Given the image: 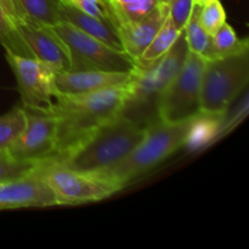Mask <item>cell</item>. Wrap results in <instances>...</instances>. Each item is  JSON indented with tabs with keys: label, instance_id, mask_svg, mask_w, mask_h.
Segmentation results:
<instances>
[{
	"label": "cell",
	"instance_id": "cell-8",
	"mask_svg": "<svg viewBox=\"0 0 249 249\" xmlns=\"http://www.w3.org/2000/svg\"><path fill=\"white\" fill-rule=\"evenodd\" d=\"M206 60L187 50L179 72L165 89L160 104V121L180 123L201 112V83Z\"/></svg>",
	"mask_w": 249,
	"mask_h": 249
},
{
	"label": "cell",
	"instance_id": "cell-17",
	"mask_svg": "<svg viewBox=\"0 0 249 249\" xmlns=\"http://www.w3.org/2000/svg\"><path fill=\"white\" fill-rule=\"evenodd\" d=\"M61 0H12L17 19L41 27H53L61 22Z\"/></svg>",
	"mask_w": 249,
	"mask_h": 249
},
{
	"label": "cell",
	"instance_id": "cell-7",
	"mask_svg": "<svg viewBox=\"0 0 249 249\" xmlns=\"http://www.w3.org/2000/svg\"><path fill=\"white\" fill-rule=\"evenodd\" d=\"M70 53L72 70H100L131 72L134 61L124 51L106 45L65 21L50 27Z\"/></svg>",
	"mask_w": 249,
	"mask_h": 249
},
{
	"label": "cell",
	"instance_id": "cell-16",
	"mask_svg": "<svg viewBox=\"0 0 249 249\" xmlns=\"http://www.w3.org/2000/svg\"><path fill=\"white\" fill-rule=\"evenodd\" d=\"M228 113H211L201 111L190 119L186 139L182 147L195 152L213 141L223 130Z\"/></svg>",
	"mask_w": 249,
	"mask_h": 249
},
{
	"label": "cell",
	"instance_id": "cell-6",
	"mask_svg": "<svg viewBox=\"0 0 249 249\" xmlns=\"http://www.w3.org/2000/svg\"><path fill=\"white\" fill-rule=\"evenodd\" d=\"M48 185L60 204H80L107 198L119 191L116 185L97 174L77 172L53 160L38 163L32 170Z\"/></svg>",
	"mask_w": 249,
	"mask_h": 249
},
{
	"label": "cell",
	"instance_id": "cell-10",
	"mask_svg": "<svg viewBox=\"0 0 249 249\" xmlns=\"http://www.w3.org/2000/svg\"><path fill=\"white\" fill-rule=\"evenodd\" d=\"M26 116L23 131L7 152L16 160L36 164L55 157L57 119L53 112L26 109Z\"/></svg>",
	"mask_w": 249,
	"mask_h": 249
},
{
	"label": "cell",
	"instance_id": "cell-1",
	"mask_svg": "<svg viewBox=\"0 0 249 249\" xmlns=\"http://www.w3.org/2000/svg\"><path fill=\"white\" fill-rule=\"evenodd\" d=\"M126 83L87 94L56 95L55 105L51 108L57 119L53 158L70 151L119 114Z\"/></svg>",
	"mask_w": 249,
	"mask_h": 249
},
{
	"label": "cell",
	"instance_id": "cell-26",
	"mask_svg": "<svg viewBox=\"0 0 249 249\" xmlns=\"http://www.w3.org/2000/svg\"><path fill=\"white\" fill-rule=\"evenodd\" d=\"M168 7V16L179 31H184L192 11L194 0H164Z\"/></svg>",
	"mask_w": 249,
	"mask_h": 249
},
{
	"label": "cell",
	"instance_id": "cell-3",
	"mask_svg": "<svg viewBox=\"0 0 249 249\" xmlns=\"http://www.w3.org/2000/svg\"><path fill=\"white\" fill-rule=\"evenodd\" d=\"M145 129L117 114L82 142L53 160L77 172L102 174L130 155L142 140Z\"/></svg>",
	"mask_w": 249,
	"mask_h": 249
},
{
	"label": "cell",
	"instance_id": "cell-20",
	"mask_svg": "<svg viewBox=\"0 0 249 249\" xmlns=\"http://www.w3.org/2000/svg\"><path fill=\"white\" fill-rule=\"evenodd\" d=\"M199 12H201V6L195 5L194 11L182 32H184L187 49L203 57L204 60H211L212 36L207 33L206 29L202 27L199 22Z\"/></svg>",
	"mask_w": 249,
	"mask_h": 249
},
{
	"label": "cell",
	"instance_id": "cell-15",
	"mask_svg": "<svg viewBox=\"0 0 249 249\" xmlns=\"http://www.w3.org/2000/svg\"><path fill=\"white\" fill-rule=\"evenodd\" d=\"M60 17L61 21L68 22L84 33L105 43L106 45L117 49L119 51H123V46H122L117 28L108 19L88 15L85 12L79 11L75 7L71 6V5L66 4V2H61Z\"/></svg>",
	"mask_w": 249,
	"mask_h": 249
},
{
	"label": "cell",
	"instance_id": "cell-29",
	"mask_svg": "<svg viewBox=\"0 0 249 249\" xmlns=\"http://www.w3.org/2000/svg\"><path fill=\"white\" fill-rule=\"evenodd\" d=\"M209 1H212V0H194L195 5H198V6H203V5H206Z\"/></svg>",
	"mask_w": 249,
	"mask_h": 249
},
{
	"label": "cell",
	"instance_id": "cell-11",
	"mask_svg": "<svg viewBox=\"0 0 249 249\" xmlns=\"http://www.w3.org/2000/svg\"><path fill=\"white\" fill-rule=\"evenodd\" d=\"M15 28L23 43L27 56L45 62L55 71H71L70 53L50 27H41L23 19L15 22Z\"/></svg>",
	"mask_w": 249,
	"mask_h": 249
},
{
	"label": "cell",
	"instance_id": "cell-9",
	"mask_svg": "<svg viewBox=\"0 0 249 249\" xmlns=\"http://www.w3.org/2000/svg\"><path fill=\"white\" fill-rule=\"evenodd\" d=\"M5 58L16 78L21 106L34 111H50L57 95L56 71L36 58L17 55L9 50H5Z\"/></svg>",
	"mask_w": 249,
	"mask_h": 249
},
{
	"label": "cell",
	"instance_id": "cell-12",
	"mask_svg": "<svg viewBox=\"0 0 249 249\" xmlns=\"http://www.w3.org/2000/svg\"><path fill=\"white\" fill-rule=\"evenodd\" d=\"M53 206H58L55 195L32 173L18 179L0 181V211Z\"/></svg>",
	"mask_w": 249,
	"mask_h": 249
},
{
	"label": "cell",
	"instance_id": "cell-14",
	"mask_svg": "<svg viewBox=\"0 0 249 249\" xmlns=\"http://www.w3.org/2000/svg\"><path fill=\"white\" fill-rule=\"evenodd\" d=\"M167 18L168 7L164 0H162V2L147 16L139 21L117 27L124 53L133 61L138 60L162 28Z\"/></svg>",
	"mask_w": 249,
	"mask_h": 249
},
{
	"label": "cell",
	"instance_id": "cell-18",
	"mask_svg": "<svg viewBox=\"0 0 249 249\" xmlns=\"http://www.w3.org/2000/svg\"><path fill=\"white\" fill-rule=\"evenodd\" d=\"M105 2L108 10L109 21L117 28L147 16L162 0H105Z\"/></svg>",
	"mask_w": 249,
	"mask_h": 249
},
{
	"label": "cell",
	"instance_id": "cell-23",
	"mask_svg": "<svg viewBox=\"0 0 249 249\" xmlns=\"http://www.w3.org/2000/svg\"><path fill=\"white\" fill-rule=\"evenodd\" d=\"M15 18L7 11L4 2L0 0V44L5 50H9L17 55L27 56L23 43L19 39L15 28Z\"/></svg>",
	"mask_w": 249,
	"mask_h": 249
},
{
	"label": "cell",
	"instance_id": "cell-21",
	"mask_svg": "<svg viewBox=\"0 0 249 249\" xmlns=\"http://www.w3.org/2000/svg\"><path fill=\"white\" fill-rule=\"evenodd\" d=\"M249 50L248 39H240L230 24L225 23L212 36V58L225 57Z\"/></svg>",
	"mask_w": 249,
	"mask_h": 249
},
{
	"label": "cell",
	"instance_id": "cell-27",
	"mask_svg": "<svg viewBox=\"0 0 249 249\" xmlns=\"http://www.w3.org/2000/svg\"><path fill=\"white\" fill-rule=\"evenodd\" d=\"M61 1L71 5L85 14L109 21V14L105 0H61Z\"/></svg>",
	"mask_w": 249,
	"mask_h": 249
},
{
	"label": "cell",
	"instance_id": "cell-2",
	"mask_svg": "<svg viewBox=\"0 0 249 249\" xmlns=\"http://www.w3.org/2000/svg\"><path fill=\"white\" fill-rule=\"evenodd\" d=\"M187 50L182 32L170 50L160 60L147 67H134L126 83L119 116L125 117L142 128L160 121V100L184 63Z\"/></svg>",
	"mask_w": 249,
	"mask_h": 249
},
{
	"label": "cell",
	"instance_id": "cell-5",
	"mask_svg": "<svg viewBox=\"0 0 249 249\" xmlns=\"http://www.w3.org/2000/svg\"><path fill=\"white\" fill-rule=\"evenodd\" d=\"M249 50L206 60L201 83V111L228 113L229 107L247 88Z\"/></svg>",
	"mask_w": 249,
	"mask_h": 249
},
{
	"label": "cell",
	"instance_id": "cell-28",
	"mask_svg": "<svg viewBox=\"0 0 249 249\" xmlns=\"http://www.w3.org/2000/svg\"><path fill=\"white\" fill-rule=\"evenodd\" d=\"M1 1L4 2V5L6 6L7 11H9L10 15L14 17L15 21H17V16H16V12H15V7H14V4H12V0H1Z\"/></svg>",
	"mask_w": 249,
	"mask_h": 249
},
{
	"label": "cell",
	"instance_id": "cell-4",
	"mask_svg": "<svg viewBox=\"0 0 249 249\" xmlns=\"http://www.w3.org/2000/svg\"><path fill=\"white\" fill-rule=\"evenodd\" d=\"M189 124L190 119L180 123H169L160 119L155 122L145 129L142 140L128 157L99 175L106 178L119 190L123 189L131 180L160 164L182 147Z\"/></svg>",
	"mask_w": 249,
	"mask_h": 249
},
{
	"label": "cell",
	"instance_id": "cell-22",
	"mask_svg": "<svg viewBox=\"0 0 249 249\" xmlns=\"http://www.w3.org/2000/svg\"><path fill=\"white\" fill-rule=\"evenodd\" d=\"M26 109L15 106L11 111L0 116V152L7 151L26 126Z\"/></svg>",
	"mask_w": 249,
	"mask_h": 249
},
{
	"label": "cell",
	"instance_id": "cell-19",
	"mask_svg": "<svg viewBox=\"0 0 249 249\" xmlns=\"http://www.w3.org/2000/svg\"><path fill=\"white\" fill-rule=\"evenodd\" d=\"M181 33L182 31H179L173 24L169 16H168V18L165 19L162 28L156 34V36L151 41L150 45L147 46V49L143 51L142 55L138 60L134 61V67H147V66L152 65L153 62L160 60L165 53H168L170 50V48L174 45V43L178 40V38H179Z\"/></svg>",
	"mask_w": 249,
	"mask_h": 249
},
{
	"label": "cell",
	"instance_id": "cell-13",
	"mask_svg": "<svg viewBox=\"0 0 249 249\" xmlns=\"http://www.w3.org/2000/svg\"><path fill=\"white\" fill-rule=\"evenodd\" d=\"M130 75L131 72H111L100 70L56 71L55 88L57 94H87L125 84Z\"/></svg>",
	"mask_w": 249,
	"mask_h": 249
},
{
	"label": "cell",
	"instance_id": "cell-24",
	"mask_svg": "<svg viewBox=\"0 0 249 249\" xmlns=\"http://www.w3.org/2000/svg\"><path fill=\"white\" fill-rule=\"evenodd\" d=\"M36 163L22 162L12 157L7 151L0 152V181L18 179L31 174Z\"/></svg>",
	"mask_w": 249,
	"mask_h": 249
},
{
	"label": "cell",
	"instance_id": "cell-25",
	"mask_svg": "<svg viewBox=\"0 0 249 249\" xmlns=\"http://www.w3.org/2000/svg\"><path fill=\"white\" fill-rule=\"evenodd\" d=\"M199 22L206 32L213 36L221 26L226 22V12L224 10L220 0H212L206 5L201 6Z\"/></svg>",
	"mask_w": 249,
	"mask_h": 249
}]
</instances>
